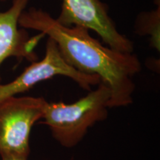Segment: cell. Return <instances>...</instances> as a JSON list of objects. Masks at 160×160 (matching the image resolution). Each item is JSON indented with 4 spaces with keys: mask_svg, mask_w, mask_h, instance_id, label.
Masks as SVG:
<instances>
[{
    "mask_svg": "<svg viewBox=\"0 0 160 160\" xmlns=\"http://www.w3.org/2000/svg\"><path fill=\"white\" fill-rule=\"evenodd\" d=\"M31 0H13L9 9L0 11V66L8 58L14 57L28 61L37 60L34 48L45 35L30 38L26 29H19V19ZM0 77V83H1Z\"/></svg>",
    "mask_w": 160,
    "mask_h": 160,
    "instance_id": "8992f818",
    "label": "cell"
},
{
    "mask_svg": "<svg viewBox=\"0 0 160 160\" xmlns=\"http://www.w3.org/2000/svg\"><path fill=\"white\" fill-rule=\"evenodd\" d=\"M0 1H2V2H5V1H6V0H0Z\"/></svg>",
    "mask_w": 160,
    "mask_h": 160,
    "instance_id": "9c48e42d",
    "label": "cell"
},
{
    "mask_svg": "<svg viewBox=\"0 0 160 160\" xmlns=\"http://www.w3.org/2000/svg\"><path fill=\"white\" fill-rule=\"evenodd\" d=\"M58 22L71 27L81 26L95 31L108 47L122 52L133 53V42L120 33L101 0H62Z\"/></svg>",
    "mask_w": 160,
    "mask_h": 160,
    "instance_id": "5b68a950",
    "label": "cell"
},
{
    "mask_svg": "<svg viewBox=\"0 0 160 160\" xmlns=\"http://www.w3.org/2000/svg\"><path fill=\"white\" fill-rule=\"evenodd\" d=\"M47 103L42 97L17 96L0 102V157L28 159L31 129L43 118Z\"/></svg>",
    "mask_w": 160,
    "mask_h": 160,
    "instance_id": "3957f363",
    "label": "cell"
},
{
    "mask_svg": "<svg viewBox=\"0 0 160 160\" xmlns=\"http://www.w3.org/2000/svg\"><path fill=\"white\" fill-rule=\"evenodd\" d=\"M111 91L102 82L72 104L48 102L43 123L51 130L53 137L67 148L77 145L90 128L108 117Z\"/></svg>",
    "mask_w": 160,
    "mask_h": 160,
    "instance_id": "7a4b0ae2",
    "label": "cell"
},
{
    "mask_svg": "<svg viewBox=\"0 0 160 160\" xmlns=\"http://www.w3.org/2000/svg\"><path fill=\"white\" fill-rule=\"evenodd\" d=\"M57 76L71 78L80 88L89 91L91 87L101 82L97 76L81 73L70 65L62 56L54 40L48 38L42 59L33 62L13 81L8 84L0 83V102L25 93L37 84Z\"/></svg>",
    "mask_w": 160,
    "mask_h": 160,
    "instance_id": "277c9868",
    "label": "cell"
},
{
    "mask_svg": "<svg viewBox=\"0 0 160 160\" xmlns=\"http://www.w3.org/2000/svg\"><path fill=\"white\" fill-rule=\"evenodd\" d=\"M19 27L39 31L54 40L65 61L81 73L97 76L111 91L109 108L133 103L136 86L133 78L142 70L133 53H122L102 45L81 26L60 24L48 12L36 8L24 11Z\"/></svg>",
    "mask_w": 160,
    "mask_h": 160,
    "instance_id": "6da1fadb",
    "label": "cell"
},
{
    "mask_svg": "<svg viewBox=\"0 0 160 160\" xmlns=\"http://www.w3.org/2000/svg\"><path fill=\"white\" fill-rule=\"evenodd\" d=\"M0 160H27V159H23V158L17 157H12V156H9V157H1Z\"/></svg>",
    "mask_w": 160,
    "mask_h": 160,
    "instance_id": "ba28073f",
    "label": "cell"
},
{
    "mask_svg": "<svg viewBox=\"0 0 160 160\" xmlns=\"http://www.w3.org/2000/svg\"><path fill=\"white\" fill-rule=\"evenodd\" d=\"M160 6L149 12L140 13L136 22V32L140 36H150L151 46L159 51L160 49Z\"/></svg>",
    "mask_w": 160,
    "mask_h": 160,
    "instance_id": "52a82bcc",
    "label": "cell"
}]
</instances>
